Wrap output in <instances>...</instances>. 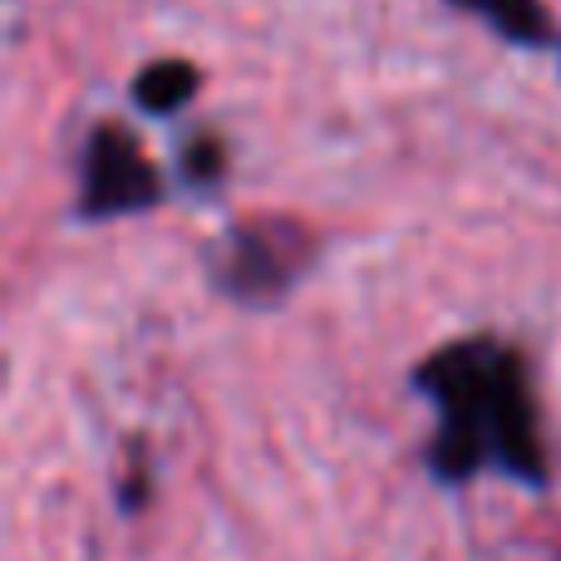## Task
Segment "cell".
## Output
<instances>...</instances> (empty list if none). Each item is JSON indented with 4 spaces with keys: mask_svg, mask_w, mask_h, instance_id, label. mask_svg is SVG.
<instances>
[{
    "mask_svg": "<svg viewBox=\"0 0 561 561\" xmlns=\"http://www.w3.org/2000/svg\"><path fill=\"white\" fill-rule=\"evenodd\" d=\"M419 385L444 404V428L434 438V473L458 483L483 463H503L507 473L542 483L537 414L517 355L488 340H458L424 359Z\"/></svg>",
    "mask_w": 561,
    "mask_h": 561,
    "instance_id": "obj_1",
    "label": "cell"
},
{
    "mask_svg": "<svg viewBox=\"0 0 561 561\" xmlns=\"http://www.w3.org/2000/svg\"><path fill=\"white\" fill-rule=\"evenodd\" d=\"M310 237L296 222H247L217 252V286L247 306H272L310 266Z\"/></svg>",
    "mask_w": 561,
    "mask_h": 561,
    "instance_id": "obj_2",
    "label": "cell"
},
{
    "mask_svg": "<svg viewBox=\"0 0 561 561\" xmlns=\"http://www.w3.org/2000/svg\"><path fill=\"white\" fill-rule=\"evenodd\" d=\"M163 197V178L138 148V138L124 124H99L84 144V193H79V213L89 222L104 217L144 213Z\"/></svg>",
    "mask_w": 561,
    "mask_h": 561,
    "instance_id": "obj_3",
    "label": "cell"
},
{
    "mask_svg": "<svg viewBox=\"0 0 561 561\" xmlns=\"http://www.w3.org/2000/svg\"><path fill=\"white\" fill-rule=\"evenodd\" d=\"M448 5L483 15L513 45H527V49L552 45V15H547L542 0H448Z\"/></svg>",
    "mask_w": 561,
    "mask_h": 561,
    "instance_id": "obj_4",
    "label": "cell"
},
{
    "mask_svg": "<svg viewBox=\"0 0 561 561\" xmlns=\"http://www.w3.org/2000/svg\"><path fill=\"white\" fill-rule=\"evenodd\" d=\"M197 84H203L197 65H187V59H153L134 79V104L144 114H178L197 94Z\"/></svg>",
    "mask_w": 561,
    "mask_h": 561,
    "instance_id": "obj_5",
    "label": "cell"
},
{
    "mask_svg": "<svg viewBox=\"0 0 561 561\" xmlns=\"http://www.w3.org/2000/svg\"><path fill=\"white\" fill-rule=\"evenodd\" d=\"M222 163H227V153H222V144L217 138H193L187 144V153H183V173L193 178V183H217L222 178Z\"/></svg>",
    "mask_w": 561,
    "mask_h": 561,
    "instance_id": "obj_6",
    "label": "cell"
}]
</instances>
